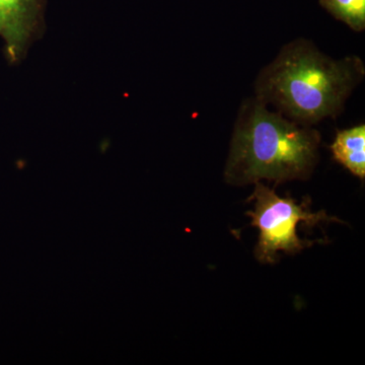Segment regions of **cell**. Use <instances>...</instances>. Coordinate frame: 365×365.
Segmentation results:
<instances>
[{
  "mask_svg": "<svg viewBox=\"0 0 365 365\" xmlns=\"http://www.w3.org/2000/svg\"><path fill=\"white\" fill-rule=\"evenodd\" d=\"M48 0H0V37L11 64L25 59L29 48L44 33Z\"/></svg>",
  "mask_w": 365,
  "mask_h": 365,
  "instance_id": "4",
  "label": "cell"
},
{
  "mask_svg": "<svg viewBox=\"0 0 365 365\" xmlns=\"http://www.w3.org/2000/svg\"><path fill=\"white\" fill-rule=\"evenodd\" d=\"M321 135L309 125L272 112L258 98L242 103L225 170L232 185L268 180L282 182L311 176Z\"/></svg>",
  "mask_w": 365,
  "mask_h": 365,
  "instance_id": "2",
  "label": "cell"
},
{
  "mask_svg": "<svg viewBox=\"0 0 365 365\" xmlns=\"http://www.w3.org/2000/svg\"><path fill=\"white\" fill-rule=\"evenodd\" d=\"M334 158L359 179L365 177V126L338 132L331 146Z\"/></svg>",
  "mask_w": 365,
  "mask_h": 365,
  "instance_id": "5",
  "label": "cell"
},
{
  "mask_svg": "<svg viewBox=\"0 0 365 365\" xmlns=\"http://www.w3.org/2000/svg\"><path fill=\"white\" fill-rule=\"evenodd\" d=\"M255 185L253 194L249 198V201H255V209L248 211L247 215L252 218V225L260 230L255 256L261 263H275L278 252L297 254L322 242L300 239L297 230L299 222L311 227L323 222H342L324 210L312 212L309 200L302 201L299 205L288 195L285 198L276 195L274 190L261 182Z\"/></svg>",
  "mask_w": 365,
  "mask_h": 365,
  "instance_id": "3",
  "label": "cell"
},
{
  "mask_svg": "<svg viewBox=\"0 0 365 365\" xmlns=\"http://www.w3.org/2000/svg\"><path fill=\"white\" fill-rule=\"evenodd\" d=\"M362 60L334 59L312 42L285 45L256 81V96L288 119L302 125L337 117L364 78Z\"/></svg>",
  "mask_w": 365,
  "mask_h": 365,
  "instance_id": "1",
  "label": "cell"
},
{
  "mask_svg": "<svg viewBox=\"0 0 365 365\" xmlns=\"http://www.w3.org/2000/svg\"><path fill=\"white\" fill-rule=\"evenodd\" d=\"M321 6L352 30L361 32L365 28V0H319Z\"/></svg>",
  "mask_w": 365,
  "mask_h": 365,
  "instance_id": "6",
  "label": "cell"
}]
</instances>
